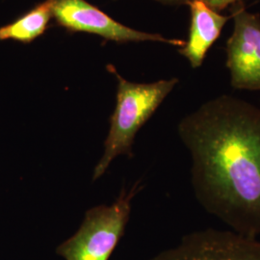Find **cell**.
Segmentation results:
<instances>
[{
  "instance_id": "obj_4",
  "label": "cell",
  "mask_w": 260,
  "mask_h": 260,
  "mask_svg": "<svg viewBox=\"0 0 260 260\" xmlns=\"http://www.w3.org/2000/svg\"><path fill=\"white\" fill-rule=\"evenodd\" d=\"M52 17L59 26L68 31L95 34L117 43L160 42L180 47L185 44L182 40L127 27L86 0H52Z\"/></svg>"
},
{
  "instance_id": "obj_10",
  "label": "cell",
  "mask_w": 260,
  "mask_h": 260,
  "mask_svg": "<svg viewBox=\"0 0 260 260\" xmlns=\"http://www.w3.org/2000/svg\"><path fill=\"white\" fill-rule=\"evenodd\" d=\"M159 3L170 6V7H181V6H188L190 0H154Z\"/></svg>"
},
{
  "instance_id": "obj_3",
  "label": "cell",
  "mask_w": 260,
  "mask_h": 260,
  "mask_svg": "<svg viewBox=\"0 0 260 260\" xmlns=\"http://www.w3.org/2000/svg\"><path fill=\"white\" fill-rule=\"evenodd\" d=\"M138 189L134 185L127 192L122 187L114 204L89 209L78 231L57 247V254L65 260H109L129 221Z\"/></svg>"
},
{
  "instance_id": "obj_6",
  "label": "cell",
  "mask_w": 260,
  "mask_h": 260,
  "mask_svg": "<svg viewBox=\"0 0 260 260\" xmlns=\"http://www.w3.org/2000/svg\"><path fill=\"white\" fill-rule=\"evenodd\" d=\"M149 260H260V241L232 231L208 229L185 235Z\"/></svg>"
},
{
  "instance_id": "obj_7",
  "label": "cell",
  "mask_w": 260,
  "mask_h": 260,
  "mask_svg": "<svg viewBox=\"0 0 260 260\" xmlns=\"http://www.w3.org/2000/svg\"><path fill=\"white\" fill-rule=\"evenodd\" d=\"M191 21L188 40L178 52L185 57L193 69L203 65L209 48L220 37L223 26L232 19L209 8L200 0H190Z\"/></svg>"
},
{
  "instance_id": "obj_1",
  "label": "cell",
  "mask_w": 260,
  "mask_h": 260,
  "mask_svg": "<svg viewBox=\"0 0 260 260\" xmlns=\"http://www.w3.org/2000/svg\"><path fill=\"white\" fill-rule=\"evenodd\" d=\"M192 158L191 182L205 210L250 238L260 235V108L223 94L178 124Z\"/></svg>"
},
{
  "instance_id": "obj_9",
  "label": "cell",
  "mask_w": 260,
  "mask_h": 260,
  "mask_svg": "<svg viewBox=\"0 0 260 260\" xmlns=\"http://www.w3.org/2000/svg\"><path fill=\"white\" fill-rule=\"evenodd\" d=\"M204 2L209 8L220 12L229 6H233L237 3H243L246 0H200Z\"/></svg>"
},
{
  "instance_id": "obj_8",
  "label": "cell",
  "mask_w": 260,
  "mask_h": 260,
  "mask_svg": "<svg viewBox=\"0 0 260 260\" xmlns=\"http://www.w3.org/2000/svg\"><path fill=\"white\" fill-rule=\"evenodd\" d=\"M52 0H46L19 19L0 27V41L29 44L42 36L52 19Z\"/></svg>"
},
{
  "instance_id": "obj_5",
  "label": "cell",
  "mask_w": 260,
  "mask_h": 260,
  "mask_svg": "<svg viewBox=\"0 0 260 260\" xmlns=\"http://www.w3.org/2000/svg\"><path fill=\"white\" fill-rule=\"evenodd\" d=\"M233 32L226 41L225 65L234 89L260 91V18L243 3L233 5Z\"/></svg>"
},
{
  "instance_id": "obj_2",
  "label": "cell",
  "mask_w": 260,
  "mask_h": 260,
  "mask_svg": "<svg viewBox=\"0 0 260 260\" xmlns=\"http://www.w3.org/2000/svg\"><path fill=\"white\" fill-rule=\"evenodd\" d=\"M107 69L118 81L117 103L110 118L103 156L93 169V181L103 177L117 156L132 157L138 131L178 83L177 78L152 83H133L119 75L114 66L109 65Z\"/></svg>"
}]
</instances>
